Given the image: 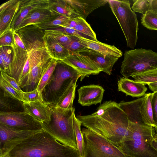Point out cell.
<instances>
[{
  "mask_svg": "<svg viewBox=\"0 0 157 157\" xmlns=\"http://www.w3.org/2000/svg\"><path fill=\"white\" fill-rule=\"evenodd\" d=\"M149 89L153 92L157 91V82L150 83L147 84Z\"/></svg>",
  "mask_w": 157,
  "mask_h": 157,
  "instance_id": "cell-45",
  "label": "cell"
},
{
  "mask_svg": "<svg viewBox=\"0 0 157 157\" xmlns=\"http://www.w3.org/2000/svg\"><path fill=\"white\" fill-rule=\"evenodd\" d=\"M132 9L134 12H137L143 14L148 11V0H134Z\"/></svg>",
  "mask_w": 157,
  "mask_h": 157,
  "instance_id": "cell-38",
  "label": "cell"
},
{
  "mask_svg": "<svg viewBox=\"0 0 157 157\" xmlns=\"http://www.w3.org/2000/svg\"><path fill=\"white\" fill-rule=\"evenodd\" d=\"M141 21V24L147 29L157 30V15L155 12L148 10L143 14Z\"/></svg>",
  "mask_w": 157,
  "mask_h": 157,
  "instance_id": "cell-34",
  "label": "cell"
},
{
  "mask_svg": "<svg viewBox=\"0 0 157 157\" xmlns=\"http://www.w3.org/2000/svg\"><path fill=\"white\" fill-rule=\"evenodd\" d=\"M22 94L25 102L39 101L44 102L43 98L40 97L36 88L31 91L25 92L23 91Z\"/></svg>",
  "mask_w": 157,
  "mask_h": 157,
  "instance_id": "cell-39",
  "label": "cell"
},
{
  "mask_svg": "<svg viewBox=\"0 0 157 157\" xmlns=\"http://www.w3.org/2000/svg\"><path fill=\"white\" fill-rule=\"evenodd\" d=\"M13 35L15 44L20 48L28 51L22 40L15 30H14Z\"/></svg>",
  "mask_w": 157,
  "mask_h": 157,
  "instance_id": "cell-43",
  "label": "cell"
},
{
  "mask_svg": "<svg viewBox=\"0 0 157 157\" xmlns=\"http://www.w3.org/2000/svg\"><path fill=\"white\" fill-rule=\"evenodd\" d=\"M44 40L48 52L52 58L62 60L70 55L69 51L53 37L45 34Z\"/></svg>",
  "mask_w": 157,
  "mask_h": 157,
  "instance_id": "cell-25",
  "label": "cell"
},
{
  "mask_svg": "<svg viewBox=\"0 0 157 157\" xmlns=\"http://www.w3.org/2000/svg\"><path fill=\"white\" fill-rule=\"evenodd\" d=\"M145 98L144 95L143 97L129 101H121L118 104L126 113L129 121L149 125Z\"/></svg>",
  "mask_w": 157,
  "mask_h": 157,
  "instance_id": "cell-12",
  "label": "cell"
},
{
  "mask_svg": "<svg viewBox=\"0 0 157 157\" xmlns=\"http://www.w3.org/2000/svg\"><path fill=\"white\" fill-rule=\"evenodd\" d=\"M131 77L135 81L145 85L150 83L157 82V67L133 74Z\"/></svg>",
  "mask_w": 157,
  "mask_h": 157,
  "instance_id": "cell-32",
  "label": "cell"
},
{
  "mask_svg": "<svg viewBox=\"0 0 157 157\" xmlns=\"http://www.w3.org/2000/svg\"><path fill=\"white\" fill-rule=\"evenodd\" d=\"M148 10H152L157 13V0H148Z\"/></svg>",
  "mask_w": 157,
  "mask_h": 157,
  "instance_id": "cell-44",
  "label": "cell"
},
{
  "mask_svg": "<svg viewBox=\"0 0 157 157\" xmlns=\"http://www.w3.org/2000/svg\"><path fill=\"white\" fill-rule=\"evenodd\" d=\"M45 34L55 38L63 46L68 43L71 40V36L65 34L59 31L51 29L44 30Z\"/></svg>",
  "mask_w": 157,
  "mask_h": 157,
  "instance_id": "cell-36",
  "label": "cell"
},
{
  "mask_svg": "<svg viewBox=\"0 0 157 157\" xmlns=\"http://www.w3.org/2000/svg\"><path fill=\"white\" fill-rule=\"evenodd\" d=\"M108 3L121 26L128 47L133 49L138 40V21L129 1L108 0Z\"/></svg>",
  "mask_w": 157,
  "mask_h": 157,
  "instance_id": "cell-5",
  "label": "cell"
},
{
  "mask_svg": "<svg viewBox=\"0 0 157 157\" xmlns=\"http://www.w3.org/2000/svg\"><path fill=\"white\" fill-rule=\"evenodd\" d=\"M24 111L41 123L48 124L51 119L52 111L49 105L39 101L23 102Z\"/></svg>",
  "mask_w": 157,
  "mask_h": 157,
  "instance_id": "cell-15",
  "label": "cell"
},
{
  "mask_svg": "<svg viewBox=\"0 0 157 157\" xmlns=\"http://www.w3.org/2000/svg\"><path fill=\"white\" fill-rule=\"evenodd\" d=\"M155 137H157V136H155Z\"/></svg>",
  "mask_w": 157,
  "mask_h": 157,
  "instance_id": "cell-49",
  "label": "cell"
},
{
  "mask_svg": "<svg viewBox=\"0 0 157 157\" xmlns=\"http://www.w3.org/2000/svg\"><path fill=\"white\" fill-rule=\"evenodd\" d=\"M48 9L54 14L70 18L79 17L66 0H48Z\"/></svg>",
  "mask_w": 157,
  "mask_h": 157,
  "instance_id": "cell-26",
  "label": "cell"
},
{
  "mask_svg": "<svg viewBox=\"0 0 157 157\" xmlns=\"http://www.w3.org/2000/svg\"><path fill=\"white\" fill-rule=\"evenodd\" d=\"M12 48L10 46L0 47V68L11 76V67L13 58Z\"/></svg>",
  "mask_w": 157,
  "mask_h": 157,
  "instance_id": "cell-29",
  "label": "cell"
},
{
  "mask_svg": "<svg viewBox=\"0 0 157 157\" xmlns=\"http://www.w3.org/2000/svg\"><path fill=\"white\" fill-rule=\"evenodd\" d=\"M21 0H10L0 6V36L10 30L13 18L19 10Z\"/></svg>",
  "mask_w": 157,
  "mask_h": 157,
  "instance_id": "cell-14",
  "label": "cell"
},
{
  "mask_svg": "<svg viewBox=\"0 0 157 157\" xmlns=\"http://www.w3.org/2000/svg\"><path fill=\"white\" fill-rule=\"evenodd\" d=\"M14 30L11 29L2 36H0V47H12L15 44L13 35Z\"/></svg>",
  "mask_w": 157,
  "mask_h": 157,
  "instance_id": "cell-37",
  "label": "cell"
},
{
  "mask_svg": "<svg viewBox=\"0 0 157 157\" xmlns=\"http://www.w3.org/2000/svg\"><path fill=\"white\" fill-rule=\"evenodd\" d=\"M48 0H21L19 8L12 22L11 28L17 30L24 18L33 10L48 7Z\"/></svg>",
  "mask_w": 157,
  "mask_h": 157,
  "instance_id": "cell-16",
  "label": "cell"
},
{
  "mask_svg": "<svg viewBox=\"0 0 157 157\" xmlns=\"http://www.w3.org/2000/svg\"><path fill=\"white\" fill-rule=\"evenodd\" d=\"M12 47L13 56L11 67V77L17 81L28 60V51L20 48L15 44Z\"/></svg>",
  "mask_w": 157,
  "mask_h": 157,
  "instance_id": "cell-22",
  "label": "cell"
},
{
  "mask_svg": "<svg viewBox=\"0 0 157 157\" xmlns=\"http://www.w3.org/2000/svg\"><path fill=\"white\" fill-rule=\"evenodd\" d=\"M76 117L82 125L117 147L130 132L126 114L115 101H111L101 115H78Z\"/></svg>",
  "mask_w": 157,
  "mask_h": 157,
  "instance_id": "cell-1",
  "label": "cell"
},
{
  "mask_svg": "<svg viewBox=\"0 0 157 157\" xmlns=\"http://www.w3.org/2000/svg\"><path fill=\"white\" fill-rule=\"evenodd\" d=\"M56 15L48 7L35 9L31 11L24 18L17 30L28 25L37 24L46 21Z\"/></svg>",
  "mask_w": 157,
  "mask_h": 157,
  "instance_id": "cell-23",
  "label": "cell"
},
{
  "mask_svg": "<svg viewBox=\"0 0 157 157\" xmlns=\"http://www.w3.org/2000/svg\"><path fill=\"white\" fill-rule=\"evenodd\" d=\"M0 87L3 91L4 97H10L20 101L25 102L23 98L22 91H18L8 83L0 75Z\"/></svg>",
  "mask_w": 157,
  "mask_h": 157,
  "instance_id": "cell-31",
  "label": "cell"
},
{
  "mask_svg": "<svg viewBox=\"0 0 157 157\" xmlns=\"http://www.w3.org/2000/svg\"><path fill=\"white\" fill-rule=\"evenodd\" d=\"M118 90L133 98L143 97L146 94L147 88L144 84L124 77L118 80Z\"/></svg>",
  "mask_w": 157,
  "mask_h": 157,
  "instance_id": "cell-19",
  "label": "cell"
},
{
  "mask_svg": "<svg viewBox=\"0 0 157 157\" xmlns=\"http://www.w3.org/2000/svg\"><path fill=\"white\" fill-rule=\"evenodd\" d=\"M80 77L79 73L72 67L60 60L57 63L49 83L43 93V100L47 104H55L63 92L72 82Z\"/></svg>",
  "mask_w": 157,
  "mask_h": 157,
  "instance_id": "cell-6",
  "label": "cell"
},
{
  "mask_svg": "<svg viewBox=\"0 0 157 157\" xmlns=\"http://www.w3.org/2000/svg\"><path fill=\"white\" fill-rule=\"evenodd\" d=\"M52 29L59 31L68 35L73 36L77 37L81 36L84 37L81 33H79L73 29L68 28L61 26H58V27L57 28Z\"/></svg>",
  "mask_w": 157,
  "mask_h": 157,
  "instance_id": "cell-41",
  "label": "cell"
},
{
  "mask_svg": "<svg viewBox=\"0 0 157 157\" xmlns=\"http://www.w3.org/2000/svg\"><path fill=\"white\" fill-rule=\"evenodd\" d=\"M8 155L10 157H80L78 150L63 144L44 130L18 144Z\"/></svg>",
  "mask_w": 157,
  "mask_h": 157,
  "instance_id": "cell-2",
  "label": "cell"
},
{
  "mask_svg": "<svg viewBox=\"0 0 157 157\" xmlns=\"http://www.w3.org/2000/svg\"><path fill=\"white\" fill-rule=\"evenodd\" d=\"M43 130L23 129L0 124V157L8 155L18 144Z\"/></svg>",
  "mask_w": 157,
  "mask_h": 157,
  "instance_id": "cell-9",
  "label": "cell"
},
{
  "mask_svg": "<svg viewBox=\"0 0 157 157\" xmlns=\"http://www.w3.org/2000/svg\"><path fill=\"white\" fill-rule=\"evenodd\" d=\"M73 124L77 150L80 157H84L85 142L81 128V123L79 120L77 118L75 114L73 116Z\"/></svg>",
  "mask_w": 157,
  "mask_h": 157,
  "instance_id": "cell-30",
  "label": "cell"
},
{
  "mask_svg": "<svg viewBox=\"0 0 157 157\" xmlns=\"http://www.w3.org/2000/svg\"><path fill=\"white\" fill-rule=\"evenodd\" d=\"M130 132L119 144L127 157H157V151L151 143L155 138V128L129 121Z\"/></svg>",
  "mask_w": 157,
  "mask_h": 157,
  "instance_id": "cell-3",
  "label": "cell"
},
{
  "mask_svg": "<svg viewBox=\"0 0 157 157\" xmlns=\"http://www.w3.org/2000/svg\"><path fill=\"white\" fill-rule=\"evenodd\" d=\"M60 61L72 67L79 73L81 81L85 77L97 75L101 72L88 56L82 53L70 54L65 59Z\"/></svg>",
  "mask_w": 157,
  "mask_h": 157,
  "instance_id": "cell-11",
  "label": "cell"
},
{
  "mask_svg": "<svg viewBox=\"0 0 157 157\" xmlns=\"http://www.w3.org/2000/svg\"><path fill=\"white\" fill-rule=\"evenodd\" d=\"M85 142L84 157H127L108 140L87 128L82 130Z\"/></svg>",
  "mask_w": 157,
  "mask_h": 157,
  "instance_id": "cell-8",
  "label": "cell"
},
{
  "mask_svg": "<svg viewBox=\"0 0 157 157\" xmlns=\"http://www.w3.org/2000/svg\"><path fill=\"white\" fill-rule=\"evenodd\" d=\"M78 14L86 20L87 16L96 9L105 6L108 0H66Z\"/></svg>",
  "mask_w": 157,
  "mask_h": 157,
  "instance_id": "cell-17",
  "label": "cell"
},
{
  "mask_svg": "<svg viewBox=\"0 0 157 157\" xmlns=\"http://www.w3.org/2000/svg\"><path fill=\"white\" fill-rule=\"evenodd\" d=\"M121 74L128 78L134 74L157 67V52L142 48L124 51Z\"/></svg>",
  "mask_w": 157,
  "mask_h": 157,
  "instance_id": "cell-7",
  "label": "cell"
},
{
  "mask_svg": "<svg viewBox=\"0 0 157 157\" xmlns=\"http://www.w3.org/2000/svg\"><path fill=\"white\" fill-rule=\"evenodd\" d=\"M0 124L23 129H43L41 123L27 112H0Z\"/></svg>",
  "mask_w": 157,
  "mask_h": 157,
  "instance_id": "cell-10",
  "label": "cell"
},
{
  "mask_svg": "<svg viewBox=\"0 0 157 157\" xmlns=\"http://www.w3.org/2000/svg\"><path fill=\"white\" fill-rule=\"evenodd\" d=\"M101 86L90 85L81 86L78 90V103L82 106L101 104L105 91Z\"/></svg>",
  "mask_w": 157,
  "mask_h": 157,
  "instance_id": "cell-13",
  "label": "cell"
},
{
  "mask_svg": "<svg viewBox=\"0 0 157 157\" xmlns=\"http://www.w3.org/2000/svg\"><path fill=\"white\" fill-rule=\"evenodd\" d=\"M57 63V60L52 58L46 64L43 70L36 88L42 98L43 92L51 80Z\"/></svg>",
  "mask_w": 157,
  "mask_h": 157,
  "instance_id": "cell-27",
  "label": "cell"
},
{
  "mask_svg": "<svg viewBox=\"0 0 157 157\" xmlns=\"http://www.w3.org/2000/svg\"><path fill=\"white\" fill-rule=\"evenodd\" d=\"M78 40L88 49L101 54L120 58L122 52L114 45H111L83 36L77 37Z\"/></svg>",
  "mask_w": 157,
  "mask_h": 157,
  "instance_id": "cell-18",
  "label": "cell"
},
{
  "mask_svg": "<svg viewBox=\"0 0 157 157\" xmlns=\"http://www.w3.org/2000/svg\"><path fill=\"white\" fill-rule=\"evenodd\" d=\"M58 26L73 29L86 36H88L90 39L97 40L96 34L90 25L86 20L81 17L70 18L62 25Z\"/></svg>",
  "mask_w": 157,
  "mask_h": 157,
  "instance_id": "cell-24",
  "label": "cell"
},
{
  "mask_svg": "<svg viewBox=\"0 0 157 157\" xmlns=\"http://www.w3.org/2000/svg\"><path fill=\"white\" fill-rule=\"evenodd\" d=\"M15 31L27 50L29 45L36 42H44V38L45 34L44 30L34 25H28Z\"/></svg>",
  "mask_w": 157,
  "mask_h": 157,
  "instance_id": "cell-21",
  "label": "cell"
},
{
  "mask_svg": "<svg viewBox=\"0 0 157 157\" xmlns=\"http://www.w3.org/2000/svg\"><path fill=\"white\" fill-rule=\"evenodd\" d=\"M10 157L8 155H6L2 157Z\"/></svg>",
  "mask_w": 157,
  "mask_h": 157,
  "instance_id": "cell-48",
  "label": "cell"
},
{
  "mask_svg": "<svg viewBox=\"0 0 157 157\" xmlns=\"http://www.w3.org/2000/svg\"><path fill=\"white\" fill-rule=\"evenodd\" d=\"M156 13V15H157V13Z\"/></svg>",
  "mask_w": 157,
  "mask_h": 157,
  "instance_id": "cell-50",
  "label": "cell"
},
{
  "mask_svg": "<svg viewBox=\"0 0 157 157\" xmlns=\"http://www.w3.org/2000/svg\"><path fill=\"white\" fill-rule=\"evenodd\" d=\"M151 105L155 128L157 127V91L152 93Z\"/></svg>",
  "mask_w": 157,
  "mask_h": 157,
  "instance_id": "cell-42",
  "label": "cell"
},
{
  "mask_svg": "<svg viewBox=\"0 0 157 157\" xmlns=\"http://www.w3.org/2000/svg\"><path fill=\"white\" fill-rule=\"evenodd\" d=\"M70 18L63 15H55L46 21L34 25L45 30L57 28L58 26L62 25Z\"/></svg>",
  "mask_w": 157,
  "mask_h": 157,
  "instance_id": "cell-33",
  "label": "cell"
},
{
  "mask_svg": "<svg viewBox=\"0 0 157 157\" xmlns=\"http://www.w3.org/2000/svg\"><path fill=\"white\" fill-rule=\"evenodd\" d=\"M151 144L152 147L157 151V137H155L152 140Z\"/></svg>",
  "mask_w": 157,
  "mask_h": 157,
  "instance_id": "cell-46",
  "label": "cell"
},
{
  "mask_svg": "<svg viewBox=\"0 0 157 157\" xmlns=\"http://www.w3.org/2000/svg\"><path fill=\"white\" fill-rule=\"evenodd\" d=\"M69 52L70 54L88 52L90 50L78 40L77 37L71 36V40L63 46Z\"/></svg>",
  "mask_w": 157,
  "mask_h": 157,
  "instance_id": "cell-35",
  "label": "cell"
},
{
  "mask_svg": "<svg viewBox=\"0 0 157 157\" xmlns=\"http://www.w3.org/2000/svg\"><path fill=\"white\" fill-rule=\"evenodd\" d=\"M155 136H157V127L156 128H155Z\"/></svg>",
  "mask_w": 157,
  "mask_h": 157,
  "instance_id": "cell-47",
  "label": "cell"
},
{
  "mask_svg": "<svg viewBox=\"0 0 157 157\" xmlns=\"http://www.w3.org/2000/svg\"><path fill=\"white\" fill-rule=\"evenodd\" d=\"M78 80L73 81L70 86L62 94L55 104L65 109H71L73 107L74 100L75 96V90Z\"/></svg>",
  "mask_w": 157,
  "mask_h": 157,
  "instance_id": "cell-28",
  "label": "cell"
},
{
  "mask_svg": "<svg viewBox=\"0 0 157 157\" xmlns=\"http://www.w3.org/2000/svg\"><path fill=\"white\" fill-rule=\"evenodd\" d=\"M0 68L1 75L3 78L10 86L17 90L22 91L20 86L18 84L17 80L10 76L8 75L2 69Z\"/></svg>",
  "mask_w": 157,
  "mask_h": 157,
  "instance_id": "cell-40",
  "label": "cell"
},
{
  "mask_svg": "<svg viewBox=\"0 0 157 157\" xmlns=\"http://www.w3.org/2000/svg\"><path fill=\"white\" fill-rule=\"evenodd\" d=\"M52 115L48 124L41 123L43 129L63 144L77 150L73 124L75 108L65 109L48 104Z\"/></svg>",
  "mask_w": 157,
  "mask_h": 157,
  "instance_id": "cell-4",
  "label": "cell"
},
{
  "mask_svg": "<svg viewBox=\"0 0 157 157\" xmlns=\"http://www.w3.org/2000/svg\"><path fill=\"white\" fill-rule=\"evenodd\" d=\"M88 56L94 63L101 71L109 75L112 74V68L119 58L104 55L93 50L81 53Z\"/></svg>",
  "mask_w": 157,
  "mask_h": 157,
  "instance_id": "cell-20",
  "label": "cell"
}]
</instances>
